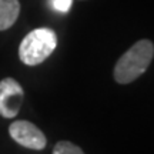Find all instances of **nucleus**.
<instances>
[{
  "mask_svg": "<svg viewBox=\"0 0 154 154\" xmlns=\"http://www.w3.org/2000/svg\"><path fill=\"white\" fill-rule=\"evenodd\" d=\"M154 57V43L149 38L138 40L117 60L114 66V80L119 84H128L138 77L151 64Z\"/></svg>",
  "mask_w": 154,
  "mask_h": 154,
  "instance_id": "nucleus-1",
  "label": "nucleus"
},
{
  "mask_svg": "<svg viewBox=\"0 0 154 154\" xmlns=\"http://www.w3.org/2000/svg\"><path fill=\"white\" fill-rule=\"evenodd\" d=\"M57 46V36L49 27L32 30L19 46V57L26 66H37L43 63Z\"/></svg>",
  "mask_w": 154,
  "mask_h": 154,
  "instance_id": "nucleus-2",
  "label": "nucleus"
},
{
  "mask_svg": "<svg viewBox=\"0 0 154 154\" xmlns=\"http://www.w3.org/2000/svg\"><path fill=\"white\" fill-rule=\"evenodd\" d=\"M24 100V90L20 83L6 77L0 82V116L5 119H13L20 111Z\"/></svg>",
  "mask_w": 154,
  "mask_h": 154,
  "instance_id": "nucleus-3",
  "label": "nucleus"
},
{
  "mask_svg": "<svg viewBox=\"0 0 154 154\" xmlns=\"http://www.w3.org/2000/svg\"><path fill=\"white\" fill-rule=\"evenodd\" d=\"M9 134L17 144L30 150H43L47 144V138L43 131L33 123L26 120L11 123L9 127Z\"/></svg>",
  "mask_w": 154,
  "mask_h": 154,
  "instance_id": "nucleus-4",
  "label": "nucleus"
},
{
  "mask_svg": "<svg viewBox=\"0 0 154 154\" xmlns=\"http://www.w3.org/2000/svg\"><path fill=\"white\" fill-rule=\"evenodd\" d=\"M20 14L19 0H0V32L10 29Z\"/></svg>",
  "mask_w": 154,
  "mask_h": 154,
  "instance_id": "nucleus-5",
  "label": "nucleus"
},
{
  "mask_svg": "<svg viewBox=\"0 0 154 154\" xmlns=\"http://www.w3.org/2000/svg\"><path fill=\"white\" fill-rule=\"evenodd\" d=\"M53 154H84V151L70 141H59L53 149Z\"/></svg>",
  "mask_w": 154,
  "mask_h": 154,
  "instance_id": "nucleus-6",
  "label": "nucleus"
},
{
  "mask_svg": "<svg viewBox=\"0 0 154 154\" xmlns=\"http://www.w3.org/2000/svg\"><path fill=\"white\" fill-rule=\"evenodd\" d=\"M51 9L59 13H67L73 5V0H49Z\"/></svg>",
  "mask_w": 154,
  "mask_h": 154,
  "instance_id": "nucleus-7",
  "label": "nucleus"
}]
</instances>
